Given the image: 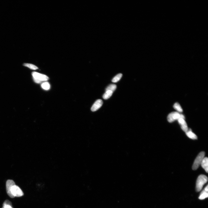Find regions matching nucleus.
<instances>
[{
    "mask_svg": "<svg viewBox=\"0 0 208 208\" xmlns=\"http://www.w3.org/2000/svg\"><path fill=\"white\" fill-rule=\"evenodd\" d=\"M185 119L180 117L177 121L181 126V129L184 132H186L188 131L189 129L186 121L185 120Z\"/></svg>",
    "mask_w": 208,
    "mask_h": 208,
    "instance_id": "nucleus-7",
    "label": "nucleus"
},
{
    "mask_svg": "<svg viewBox=\"0 0 208 208\" xmlns=\"http://www.w3.org/2000/svg\"><path fill=\"white\" fill-rule=\"evenodd\" d=\"M181 114L177 112H173L169 114L167 117V120L169 123H172L178 120L180 117Z\"/></svg>",
    "mask_w": 208,
    "mask_h": 208,
    "instance_id": "nucleus-6",
    "label": "nucleus"
},
{
    "mask_svg": "<svg viewBox=\"0 0 208 208\" xmlns=\"http://www.w3.org/2000/svg\"><path fill=\"white\" fill-rule=\"evenodd\" d=\"M32 75L33 78L39 80L42 82L48 81L49 79V77L47 76L36 72H33L32 73Z\"/></svg>",
    "mask_w": 208,
    "mask_h": 208,
    "instance_id": "nucleus-5",
    "label": "nucleus"
},
{
    "mask_svg": "<svg viewBox=\"0 0 208 208\" xmlns=\"http://www.w3.org/2000/svg\"><path fill=\"white\" fill-rule=\"evenodd\" d=\"M205 152L204 151H202L198 154L195 159L194 164L192 166L193 170H197L201 165L202 161L204 157Z\"/></svg>",
    "mask_w": 208,
    "mask_h": 208,
    "instance_id": "nucleus-2",
    "label": "nucleus"
},
{
    "mask_svg": "<svg viewBox=\"0 0 208 208\" xmlns=\"http://www.w3.org/2000/svg\"><path fill=\"white\" fill-rule=\"evenodd\" d=\"M207 181L208 178L205 175H201L199 176L196 183V191L197 192L200 191L204 185L207 182Z\"/></svg>",
    "mask_w": 208,
    "mask_h": 208,
    "instance_id": "nucleus-1",
    "label": "nucleus"
},
{
    "mask_svg": "<svg viewBox=\"0 0 208 208\" xmlns=\"http://www.w3.org/2000/svg\"><path fill=\"white\" fill-rule=\"evenodd\" d=\"M204 190L205 191L207 192H208V185H207L206 186Z\"/></svg>",
    "mask_w": 208,
    "mask_h": 208,
    "instance_id": "nucleus-19",
    "label": "nucleus"
},
{
    "mask_svg": "<svg viewBox=\"0 0 208 208\" xmlns=\"http://www.w3.org/2000/svg\"><path fill=\"white\" fill-rule=\"evenodd\" d=\"M41 87L44 90H48L50 88V85L48 82H45L41 85Z\"/></svg>",
    "mask_w": 208,
    "mask_h": 208,
    "instance_id": "nucleus-17",
    "label": "nucleus"
},
{
    "mask_svg": "<svg viewBox=\"0 0 208 208\" xmlns=\"http://www.w3.org/2000/svg\"><path fill=\"white\" fill-rule=\"evenodd\" d=\"M103 102L102 100L99 99L97 100L94 103L91 108V111L93 112L96 111L102 107Z\"/></svg>",
    "mask_w": 208,
    "mask_h": 208,
    "instance_id": "nucleus-8",
    "label": "nucleus"
},
{
    "mask_svg": "<svg viewBox=\"0 0 208 208\" xmlns=\"http://www.w3.org/2000/svg\"><path fill=\"white\" fill-rule=\"evenodd\" d=\"M117 88L116 85L115 84H111L109 85L106 89V91H110L113 92Z\"/></svg>",
    "mask_w": 208,
    "mask_h": 208,
    "instance_id": "nucleus-14",
    "label": "nucleus"
},
{
    "mask_svg": "<svg viewBox=\"0 0 208 208\" xmlns=\"http://www.w3.org/2000/svg\"><path fill=\"white\" fill-rule=\"evenodd\" d=\"M122 74L121 73H119L117 76H115L113 79L112 80V82L114 83H116L120 81L122 77Z\"/></svg>",
    "mask_w": 208,
    "mask_h": 208,
    "instance_id": "nucleus-15",
    "label": "nucleus"
},
{
    "mask_svg": "<svg viewBox=\"0 0 208 208\" xmlns=\"http://www.w3.org/2000/svg\"><path fill=\"white\" fill-rule=\"evenodd\" d=\"M173 107L177 112L180 113L183 112V109L179 103L177 102L175 103L174 104Z\"/></svg>",
    "mask_w": 208,
    "mask_h": 208,
    "instance_id": "nucleus-13",
    "label": "nucleus"
},
{
    "mask_svg": "<svg viewBox=\"0 0 208 208\" xmlns=\"http://www.w3.org/2000/svg\"><path fill=\"white\" fill-rule=\"evenodd\" d=\"M202 167L208 173V159L207 157H204L201 163Z\"/></svg>",
    "mask_w": 208,
    "mask_h": 208,
    "instance_id": "nucleus-9",
    "label": "nucleus"
},
{
    "mask_svg": "<svg viewBox=\"0 0 208 208\" xmlns=\"http://www.w3.org/2000/svg\"><path fill=\"white\" fill-rule=\"evenodd\" d=\"M2 208H13L12 206L9 205H3Z\"/></svg>",
    "mask_w": 208,
    "mask_h": 208,
    "instance_id": "nucleus-18",
    "label": "nucleus"
},
{
    "mask_svg": "<svg viewBox=\"0 0 208 208\" xmlns=\"http://www.w3.org/2000/svg\"><path fill=\"white\" fill-rule=\"evenodd\" d=\"M12 194L14 197H19L22 196L24 194L22 190L19 187L16 185L13 186L11 190Z\"/></svg>",
    "mask_w": 208,
    "mask_h": 208,
    "instance_id": "nucleus-3",
    "label": "nucleus"
},
{
    "mask_svg": "<svg viewBox=\"0 0 208 208\" xmlns=\"http://www.w3.org/2000/svg\"><path fill=\"white\" fill-rule=\"evenodd\" d=\"M23 65L24 66L27 67L31 70H35L38 69L37 67L32 64L25 63H24Z\"/></svg>",
    "mask_w": 208,
    "mask_h": 208,
    "instance_id": "nucleus-16",
    "label": "nucleus"
},
{
    "mask_svg": "<svg viewBox=\"0 0 208 208\" xmlns=\"http://www.w3.org/2000/svg\"><path fill=\"white\" fill-rule=\"evenodd\" d=\"M186 133L187 136L193 140H196L197 139V136L192 132V130L191 129L189 130Z\"/></svg>",
    "mask_w": 208,
    "mask_h": 208,
    "instance_id": "nucleus-10",
    "label": "nucleus"
},
{
    "mask_svg": "<svg viewBox=\"0 0 208 208\" xmlns=\"http://www.w3.org/2000/svg\"><path fill=\"white\" fill-rule=\"evenodd\" d=\"M113 92L110 91H106L105 93L103 94V99L107 100L109 98L112 96Z\"/></svg>",
    "mask_w": 208,
    "mask_h": 208,
    "instance_id": "nucleus-11",
    "label": "nucleus"
},
{
    "mask_svg": "<svg viewBox=\"0 0 208 208\" xmlns=\"http://www.w3.org/2000/svg\"><path fill=\"white\" fill-rule=\"evenodd\" d=\"M16 185L14 181L12 180H7L6 184V190L8 195L11 198H14V197L12 194L11 190L12 187Z\"/></svg>",
    "mask_w": 208,
    "mask_h": 208,
    "instance_id": "nucleus-4",
    "label": "nucleus"
},
{
    "mask_svg": "<svg viewBox=\"0 0 208 208\" xmlns=\"http://www.w3.org/2000/svg\"><path fill=\"white\" fill-rule=\"evenodd\" d=\"M208 197V192H207L205 191L204 190L201 192L199 198L200 200H203L207 198Z\"/></svg>",
    "mask_w": 208,
    "mask_h": 208,
    "instance_id": "nucleus-12",
    "label": "nucleus"
}]
</instances>
